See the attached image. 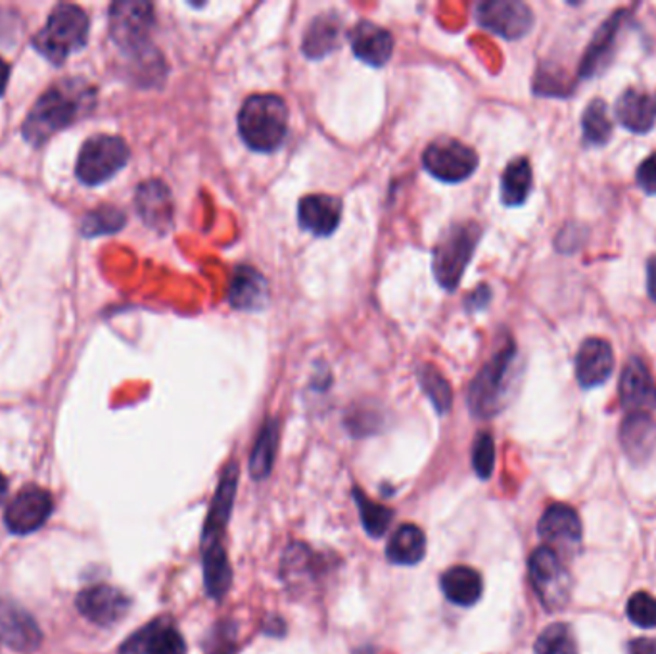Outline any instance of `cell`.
<instances>
[{"instance_id": "1", "label": "cell", "mask_w": 656, "mask_h": 654, "mask_svg": "<svg viewBox=\"0 0 656 654\" xmlns=\"http://www.w3.org/2000/svg\"><path fill=\"white\" fill-rule=\"evenodd\" d=\"M94 104L97 89L91 83L79 77L54 83L47 92H42L25 117L22 127L24 139L34 147H42L56 133L64 131L83 115L92 112Z\"/></svg>"}, {"instance_id": "2", "label": "cell", "mask_w": 656, "mask_h": 654, "mask_svg": "<svg viewBox=\"0 0 656 654\" xmlns=\"http://www.w3.org/2000/svg\"><path fill=\"white\" fill-rule=\"evenodd\" d=\"M238 490V465L229 463L219 478L214 500L210 503L204 532H202V566H204V583L207 595L212 599H223L232 583V568L229 556L223 548V536L235 507Z\"/></svg>"}, {"instance_id": "3", "label": "cell", "mask_w": 656, "mask_h": 654, "mask_svg": "<svg viewBox=\"0 0 656 654\" xmlns=\"http://www.w3.org/2000/svg\"><path fill=\"white\" fill-rule=\"evenodd\" d=\"M520 382V361L515 342H507L480 368L468 388V410L476 418L497 417L507 410Z\"/></svg>"}, {"instance_id": "4", "label": "cell", "mask_w": 656, "mask_h": 654, "mask_svg": "<svg viewBox=\"0 0 656 654\" xmlns=\"http://www.w3.org/2000/svg\"><path fill=\"white\" fill-rule=\"evenodd\" d=\"M238 131L255 152H275L287 139L288 106L277 95H254L238 114Z\"/></svg>"}, {"instance_id": "5", "label": "cell", "mask_w": 656, "mask_h": 654, "mask_svg": "<svg viewBox=\"0 0 656 654\" xmlns=\"http://www.w3.org/2000/svg\"><path fill=\"white\" fill-rule=\"evenodd\" d=\"M89 39V16L75 4H58L50 12L47 24L35 35V49L52 64H62L66 58L85 47Z\"/></svg>"}, {"instance_id": "6", "label": "cell", "mask_w": 656, "mask_h": 654, "mask_svg": "<svg viewBox=\"0 0 656 654\" xmlns=\"http://www.w3.org/2000/svg\"><path fill=\"white\" fill-rule=\"evenodd\" d=\"M482 237V229L476 223H457L445 230L434 248V275L445 290L459 287L463 273L467 269L476 244Z\"/></svg>"}, {"instance_id": "7", "label": "cell", "mask_w": 656, "mask_h": 654, "mask_svg": "<svg viewBox=\"0 0 656 654\" xmlns=\"http://www.w3.org/2000/svg\"><path fill=\"white\" fill-rule=\"evenodd\" d=\"M528 570L533 591L547 613L563 611L570 603L572 576L555 551L545 545L535 549L528 561Z\"/></svg>"}, {"instance_id": "8", "label": "cell", "mask_w": 656, "mask_h": 654, "mask_svg": "<svg viewBox=\"0 0 656 654\" xmlns=\"http://www.w3.org/2000/svg\"><path fill=\"white\" fill-rule=\"evenodd\" d=\"M129 147L122 137L94 135L81 147L75 173L85 185H102L129 162Z\"/></svg>"}, {"instance_id": "9", "label": "cell", "mask_w": 656, "mask_h": 654, "mask_svg": "<svg viewBox=\"0 0 656 654\" xmlns=\"http://www.w3.org/2000/svg\"><path fill=\"white\" fill-rule=\"evenodd\" d=\"M154 27V9L144 0H119L110 9V34L119 49L139 56L147 52Z\"/></svg>"}, {"instance_id": "10", "label": "cell", "mask_w": 656, "mask_h": 654, "mask_svg": "<svg viewBox=\"0 0 656 654\" xmlns=\"http://www.w3.org/2000/svg\"><path fill=\"white\" fill-rule=\"evenodd\" d=\"M422 164L443 183L467 180L478 167V154L455 139H438L425 150Z\"/></svg>"}, {"instance_id": "11", "label": "cell", "mask_w": 656, "mask_h": 654, "mask_svg": "<svg viewBox=\"0 0 656 654\" xmlns=\"http://www.w3.org/2000/svg\"><path fill=\"white\" fill-rule=\"evenodd\" d=\"M538 533L545 548L555 551L560 558L575 556L583 540L582 520L575 508L565 503H553L540 518Z\"/></svg>"}, {"instance_id": "12", "label": "cell", "mask_w": 656, "mask_h": 654, "mask_svg": "<svg viewBox=\"0 0 656 654\" xmlns=\"http://www.w3.org/2000/svg\"><path fill=\"white\" fill-rule=\"evenodd\" d=\"M476 20L488 32L517 41L533 27L532 10L518 0H485L476 7Z\"/></svg>"}, {"instance_id": "13", "label": "cell", "mask_w": 656, "mask_h": 654, "mask_svg": "<svg viewBox=\"0 0 656 654\" xmlns=\"http://www.w3.org/2000/svg\"><path fill=\"white\" fill-rule=\"evenodd\" d=\"M52 495L49 491L37 488V486H27L17 493L14 500L10 501L7 513H4V523L9 526L10 532L34 533L41 528L42 524L49 520L52 515Z\"/></svg>"}, {"instance_id": "14", "label": "cell", "mask_w": 656, "mask_h": 654, "mask_svg": "<svg viewBox=\"0 0 656 654\" xmlns=\"http://www.w3.org/2000/svg\"><path fill=\"white\" fill-rule=\"evenodd\" d=\"M327 573V558L317 555L304 543H292L282 556L280 574L288 589H292L294 593H310Z\"/></svg>"}, {"instance_id": "15", "label": "cell", "mask_w": 656, "mask_h": 654, "mask_svg": "<svg viewBox=\"0 0 656 654\" xmlns=\"http://www.w3.org/2000/svg\"><path fill=\"white\" fill-rule=\"evenodd\" d=\"M77 608L87 620L97 626H114L129 613L131 601L124 591L106 583H99L83 589L77 598Z\"/></svg>"}, {"instance_id": "16", "label": "cell", "mask_w": 656, "mask_h": 654, "mask_svg": "<svg viewBox=\"0 0 656 654\" xmlns=\"http://www.w3.org/2000/svg\"><path fill=\"white\" fill-rule=\"evenodd\" d=\"M0 641L17 653H34L41 645L42 633L24 608L0 599Z\"/></svg>"}, {"instance_id": "17", "label": "cell", "mask_w": 656, "mask_h": 654, "mask_svg": "<svg viewBox=\"0 0 656 654\" xmlns=\"http://www.w3.org/2000/svg\"><path fill=\"white\" fill-rule=\"evenodd\" d=\"M615 370V352L607 340L588 338L576 355V380L583 390L607 382Z\"/></svg>"}, {"instance_id": "18", "label": "cell", "mask_w": 656, "mask_h": 654, "mask_svg": "<svg viewBox=\"0 0 656 654\" xmlns=\"http://www.w3.org/2000/svg\"><path fill=\"white\" fill-rule=\"evenodd\" d=\"M119 654H187V643L169 621L156 620L127 639Z\"/></svg>"}, {"instance_id": "19", "label": "cell", "mask_w": 656, "mask_h": 654, "mask_svg": "<svg viewBox=\"0 0 656 654\" xmlns=\"http://www.w3.org/2000/svg\"><path fill=\"white\" fill-rule=\"evenodd\" d=\"M623 14H626L623 10H618L615 14H610L607 22L601 25L600 29L593 35L590 47H588L585 54H583L582 64H580V77L582 79H591L595 75L603 74L607 70L608 64L613 62L616 41H618L620 27H622L623 20H626Z\"/></svg>"}, {"instance_id": "20", "label": "cell", "mask_w": 656, "mask_h": 654, "mask_svg": "<svg viewBox=\"0 0 656 654\" xmlns=\"http://www.w3.org/2000/svg\"><path fill=\"white\" fill-rule=\"evenodd\" d=\"M135 207L150 229L167 232L173 225V198L162 180L142 183L135 194Z\"/></svg>"}, {"instance_id": "21", "label": "cell", "mask_w": 656, "mask_h": 654, "mask_svg": "<svg viewBox=\"0 0 656 654\" xmlns=\"http://www.w3.org/2000/svg\"><path fill=\"white\" fill-rule=\"evenodd\" d=\"M350 42L353 54L369 66H386L394 54V37L388 29L373 22L355 25L350 32Z\"/></svg>"}, {"instance_id": "22", "label": "cell", "mask_w": 656, "mask_h": 654, "mask_svg": "<svg viewBox=\"0 0 656 654\" xmlns=\"http://www.w3.org/2000/svg\"><path fill=\"white\" fill-rule=\"evenodd\" d=\"M615 114L628 131L645 135L656 125V95L647 90L626 89L616 100Z\"/></svg>"}, {"instance_id": "23", "label": "cell", "mask_w": 656, "mask_h": 654, "mask_svg": "<svg viewBox=\"0 0 656 654\" xmlns=\"http://www.w3.org/2000/svg\"><path fill=\"white\" fill-rule=\"evenodd\" d=\"M298 219L300 225L315 237H328L342 222V202L328 194L302 198V202L298 205Z\"/></svg>"}, {"instance_id": "24", "label": "cell", "mask_w": 656, "mask_h": 654, "mask_svg": "<svg viewBox=\"0 0 656 654\" xmlns=\"http://www.w3.org/2000/svg\"><path fill=\"white\" fill-rule=\"evenodd\" d=\"M622 450L633 463H645L656 445V425L645 411H632L620 426Z\"/></svg>"}, {"instance_id": "25", "label": "cell", "mask_w": 656, "mask_h": 654, "mask_svg": "<svg viewBox=\"0 0 656 654\" xmlns=\"http://www.w3.org/2000/svg\"><path fill=\"white\" fill-rule=\"evenodd\" d=\"M229 300L235 310H263L269 302V285L260 271L240 265L230 278Z\"/></svg>"}, {"instance_id": "26", "label": "cell", "mask_w": 656, "mask_h": 654, "mask_svg": "<svg viewBox=\"0 0 656 654\" xmlns=\"http://www.w3.org/2000/svg\"><path fill=\"white\" fill-rule=\"evenodd\" d=\"M620 401L626 411H643L655 398V382L648 373L647 365L640 357H632L626 363L620 377Z\"/></svg>"}, {"instance_id": "27", "label": "cell", "mask_w": 656, "mask_h": 654, "mask_svg": "<svg viewBox=\"0 0 656 654\" xmlns=\"http://www.w3.org/2000/svg\"><path fill=\"white\" fill-rule=\"evenodd\" d=\"M443 595L453 605L472 606L482 598V576L470 566H453L442 576Z\"/></svg>"}, {"instance_id": "28", "label": "cell", "mask_w": 656, "mask_h": 654, "mask_svg": "<svg viewBox=\"0 0 656 654\" xmlns=\"http://www.w3.org/2000/svg\"><path fill=\"white\" fill-rule=\"evenodd\" d=\"M427 553V536L415 524H403L390 538L386 556L392 565H419Z\"/></svg>"}, {"instance_id": "29", "label": "cell", "mask_w": 656, "mask_h": 654, "mask_svg": "<svg viewBox=\"0 0 656 654\" xmlns=\"http://www.w3.org/2000/svg\"><path fill=\"white\" fill-rule=\"evenodd\" d=\"M342 35V20L338 14H319L313 20L307 32L304 35V52L305 56L312 60H320L327 56L332 50L338 49Z\"/></svg>"}, {"instance_id": "30", "label": "cell", "mask_w": 656, "mask_h": 654, "mask_svg": "<svg viewBox=\"0 0 656 654\" xmlns=\"http://www.w3.org/2000/svg\"><path fill=\"white\" fill-rule=\"evenodd\" d=\"M532 165L526 158L513 160L501 175V202L509 207L525 204L532 194Z\"/></svg>"}, {"instance_id": "31", "label": "cell", "mask_w": 656, "mask_h": 654, "mask_svg": "<svg viewBox=\"0 0 656 654\" xmlns=\"http://www.w3.org/2000/svg\"><path fill=\"white\" fill-rule=\"evenodd\" d=\"M277 448H279V423L275 418H269L265 420L250 455V475L254 476L255 480H263L272 475Z\"/></svg>"}, {"instance_id": "32", "label": "cell", "mask_w": 656, "mask_h": 654, "mask_svg": "<svg viewBox=\"0 0 656 654\" xmlns=\"http://www.w3.org/2000/svg\"><path fill=\"white\" fill-rule=\"evenodd\" d=\"M613 120L605 100H591L582 115L583 142L588 147H605L613 137Z\"/></svg>"}, {"instance_id": "33", "label": "cell", "mask_w": 656, "mask_h": 654, "mask_svg": "<svg viewBox=\"0 0 656 654\" xmlns=\"http://www.w3.org/2000/svg\"><path fill=\"white\" fill-rule=\"evenodd\" d=\"M353 500H355V505L359 508L365 532L369 533L370 538H382L386 530L390 528L392 518H394V511L380 505V503L370 501L365 495V491L359 490V488H353Z\"/></svg>"}, {"instance_id": "34", "label": "cell", "mask_w": 656, "mask_h": 654, "mask_svg": "<svg viewBox=\"0 0 656 654\" xmlns=\"http://www.w3.org/2000/svg\"><path fill=\"white\" fill-rule=\"evenodd\" d=\"M533 654H578V641L568 624H551L540 633Z\"/></svg>"}, {"instance_id": "35", "label": "cell", "mask_w": 656, "mask_h": 654, "mask_svg": "<svg viewBox=\"0 0 656 654\" xmlns=\"http://www.w3.org/2000/svg\"><path fill=\"white\" fill-rule=\"evenodd\" d=\"M125 213L115 205H100L97 210L87 213L83 219V235L85 237H100L112 235L124 229Z\"/></svg>"}, {"instance_id": "36", "label": "cell", "mask_w": 656, "mask_h": 654, "mask_svg": "<svg viewBox=\"0 0 656 654\" xmlns=\"http://www.w3.org/2000/svg\"><path fill=\"white\" fill-rule=\"evenodd\" d=\"M419 378L422 390L440 415H445L447 411L452 410V388L447 385V380L440 375V370H436L434 367L420 368Z\"/></svg>"}, {"instance_id": "37", "label": "cell", "mask_w": 656, "mask_h": 654, "mask_svg": "<svg viewBox=\"0 0 656 654\" xmlns=\"http://www.w3.org/2000/svg\"><path fill=\"white\" fill-rule=\"evenodd\" d=\"M626 616L643 630H653L656 628V599L647 591H638L633 593L628 605H626Z\"/></svg>"}, {"instance_id": "38", "label": "cell", "mask_w": 656, "mask_h": 654, "mask_svg": "<svg viewBox=\"0 0 656 654\" xmlns=\"http://www.w3.org/2000/svg\"><path fill=\"white\" fill-rule=\"evenodd\" d=\"M472 465H475L476 475L482 480H488L495 466V443H493L492 433L480 432L476 436L475 448H472Z\"/></svg>"}, {"instance_id": "39", "label": "cell", "mask_w": 656, "mask_h": 654, "mask_svg": "<svg viewBox=\"0 0 656 654\" xmlns=\"http://www.w3.org/2000/svg\"><path fill=\"white\" fill-rule=\"evenodd\" d=\"M635 179L640 189L648 194V197H655L656 194V152L653 155H648L645 162H641L635 173Z\"/></svg>"}, {"instance_id": "40", "label": "cell", "mask_w": 656, "mask_h": 654, "mask_svg": "<svg viewBox=\"0 0 656 654\" xmlns=\"http://www.w3.org/2000/svg\"><path fill=\"white\" fill-rule=\"evenodd\" d=\"M628 654H656V639H633L628 643Z\"/></svg>"}, {"instance_id": "41", "label": "cell", "mask_w": 656, "mask_h": 654, "mask_svg": "<svg viewBox=\"0 0 656 654\" xmlns=\"http://www.w3.org/2000/svg\"><path fill=\"white\" fill-rule=\"evenodd\" d=\"M490 298H492V294H490V288L480 287L478 290H476L475 294L468 298L467 305L470 307V310H482L485 303L490 302Z\"/></svg>"}, {"instance_id": "42", "label": "cell", "mask_w": 656, "mask_h": 654, "mask_svg": "<svg viewBox=\"0 0 656 654\" xmlns=\"http://www.w3.org/2000/svg\"><path fill=\"white\" fill-rule=\"evenodd\" d=\"M647 290L651 300L656 303V255L647 263Z\"/></svg>"}, {"instance_id": "43", "label": "cell", "mask_w": 656, "mask_h": 654, "mask_svg": "<svg viewBox=\"0 0 656 654\" xmlns=\"http://www.w3.org/2000/svg\"><path fill=\"white\" fill-rule=\"evenodd\" d=\"M10 77V66L0 58V97L4 95V90H7V85H9Z\"/></svg>"}, {"instance_id": "44", "label": "cell", "mask_w": 656, "mask_h": 654, "mask_svg": "<svg viewBox=\"0 0 656 654\" xmlns=\"http://www.w3.org/2000/svg\"><path fill=\"white\" fill-rule=\"evenodd\" d=\"M7 493H9V482H7V478H4V475L0 473V503L4 501V498H7Z\"/></svg>"}, {"instance_id": "45", "label": "cell", "mask_w": 656, "mask_h": 654, "mask_svg": "<svg viewBox=\"0 0 656 654\" xmlns=\"http://www.w3.org/2000/svg\"><path fill=\"white\" fill-rule=\"evenodd\" d=\"M355 654H375L373 649H359V651H355Z\"/></svg>"}]
</instances>
